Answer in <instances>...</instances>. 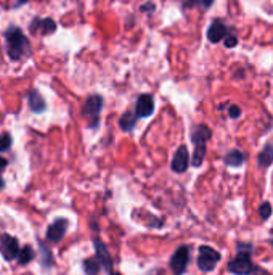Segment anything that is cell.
<instances>
[{
  "mask_svg": "<svg viewBox=\"0 0 273 275\" xmlns=\"http://www.w3.org/2000/svg\"><path fill=\"white\" fill-rule=\"evenodd\" d=\"M5 40H7V55L10 60L20 61L31 56L32 53L31 42L20 28L16 26L8 28L5 31Z\"/></svg>",
  "mask_w": 273,
  "mask_h": 275,
  "instance_id": "cell-1",
  "label": "cell"
},
{
  "mask_svg": "<svg viewBox=\"0 0 273 275\" xmlns=\"http://www.w3.org/2000/svg\"><path fill=\"white\" fill-rule=\"evenodd\" d=\"M251 261V246L247 249H239V253L228 262V272L235 275H251L254 272Z\"/></svg>",
  "mask_w": 273,
  "mask_h": 275,
  "instance_id": "cell-2",
  "label": "cell"
},
{
  "mask_svg": "<svg viewBox=\"0 0 273 275\" xmlns=\"http://www.w3.org/2000/svg\"><path fill=\"white\" fill-rule=\"evenodd\" d=\"M103 97L102 95H90L84 108H82V116H84L88 121V127H98V123H100V113L103 108Z\"/></svg>",
  "mask_w": 273,
  "mask_h": 275,
  "instance_id": "cell-3",
  "label": "cell"
},
{
  "mask_svg": "<svg viewBox=\"0 0 273 275\" xmlns=\"http://www.w3.org/2000/svg\"><path fill=\"white\" fill-rule=\"evenodd\" d=\"M220 261V253L211 246H200V256H198V267L203 272H211L216 269L217 262Z\"/></svg>",
  "mask_w": 273,
  "mask_h": 275,
  "instance_id": "cell-4",
  "label": "cell"
},
{
  "mask_svg": "<svg viewBox=\"0 0 273 275\" xmlns=\"http://www.w3.org/2000/svg\"><path fill=\"white\" fill-rule=\"evenodd\" d=\"M190 262V249L188 246H180L170 257V269L173 275H184Z\"/></svg>",
  "mask_w": 273,
  "mask_h": 275,
  "instance_id": "cell-5",
  "label": "cell"
},
{
  "mask_svg": "<svg viewBox=\"0 0 273 275\" xmlns=\"http://www.w3.org/2000/svg\"><path fill=\"white\" fill-rule=\"evenodd\" d=\"M0 253H2L5 261H13L15 257H18L20 254V245L18 240H16L13 235H2V240H0Z\"/></svg>",
  "mask_w": 273,
  "mask_h": 275,
  "instance_id": "cell-6",
  "label": "cell"
},
{
  "mask_svg": "<svg viewBox=\"0 0 273 275\" xmlns=\"http://www.w3.org/2000/svg\"><path fill=\"white\" fill-rule=\"evenodd\" d=\"M29 31L34 36H48L56 31V23L52 18H34L29 24Z\"/></svg>",
  "mask_w": 273,
  "mask_h": 275,
  "instance_id": "cell-7",
  "label": "cell"
},
{
  "mask_svg": "<svg viewBox=\"0 0 273 275\" xmlns=\"http://www.w3.org/2000/svg\"><path fill=\"white\" fill-rule=\"evenodd\" d=\"M190 155H188V150L185 145H180V147L177 148L175 151V155H173L172 158V171L173 172H177V174H181V172H185L187 169H188V164H190Z\"/></svg>",
  "mask_w": 273,
  "mask_h": 275,
  "instance_id": "cell-8",
  "label": "cell"
},
{
  "mask_svg": "<svg viewBox=\"0 0 273 275\" xmlns=\"http://www.w3.org/2000/svg\"><path fill=\"white\" fill-rule=\"evenodd\" d=\"M68 219H56L50 224V227L47 229V240L48 241H53V243H58V241H61L66 230H68Z\"/></svg>",
  "mask_w": 273,
  "mask_h": 275,
  "instance_id": "cell-9",
  "label": "cell"
},
{
  "mask_svg": "<svg viewBox=\"0 0 273 275\" xmlns=\"http://www.w3.org/2000/svg\"><path fill=\"white\" fill-rule=\"evenodd\" d=\"M154 113V100L153 95L143 94L138 97L137 105H135V115L138 118H150Z\"/></svg>",
  "mask_w": 273,
  "mask_h": 275,
  "instance_id": "cell-10",
  "label": "cell"
},
{
  "mask_svg": "<svg viewBox=\"0 0 273 275\" xmlns=\"http://www.w3.org/2000/svg\"><path fill=\"white\" fill-rule=\"evenodd\" d=\"M208 40L212 44H219L220 40H225L228 36V28L225 26V23L220 20H214L212 24L208 29Z\"/></svg>",
  "mask_w": 273,
  "mask_h": 275,
  "instance_id": "cell-11",
  "label": "cell"
},
{
  "mask_svg": "<svg viewBox=\"0 0 273 275\" xmlns=\"http://www.w3.org/2000/svg\"><path fill=\"white\" fill-rule=\"evenodd\" d=\"M94 246H95V253H97V259L100 261V264L103 267L111 273V269H113V259L110 256V251L106 245L100 238H94Z\"/></svg>",
  "mask_w": 273,
  "mask_h": 275,
  "instance_id": "cell-12",
  "label": "cell"
},
{
  "mask_svg": "<svg viewBox=\"0 0 273 275\" xmlns=\"http://www.w3.org/2000/svg\"><path fill=\"white\" fill-rule=\"evenodd\" d=\"M212 137V131L209 126L206 124H198L193 127V132H192V140L195 145H206L209 139Z\"/></svg>",
  "mask_w": 273,
  "mask_h": 275,
  "instance_id": "cell-13",
  "label": "cell"
},
{
  "mask_svg": "<svg viewBox=\"0 0 273 275\" xmlns=\"http://www.w3.org/2000/svg\"><path fill=\"white\" fill-rule=\"evenodd\" d=\"M28 100H29V107H31V110L34 111V113H37V115H40V113H44V111L47 110V103H45V100H44V97L40 95L37 90L29 92Z\"/></svg>",
  "mask_w": 273,
  "mask_h": 275,
  "instance_id": "cell-14",
  "label": "cell"
},
{
  "mask_svg": "<svg viewBox=\"0 0 273 275\" xmlns=\"http://www.w3.org/2000/svg\"><path fill=\"white\" fill-rule=\"evenodd\" d=\"M271 163H273V143H267L257 155V164L259 167L265 169L271 166Z\"/></svg>",
  "mask_w": 273,
  "mask_h": 275,
  "instance_id": "cell-15",
  "label": "cell"
},
{
  "mask_svg": "<svg viewBox=\"0 0 273 275\" xmlns=\"http://www.w3.org/2000/svg\"><path fill=\"white\" fill-rule=\"evenodd\" d=\"M244 159H246V155H244L243 151L231 150V151L227 153V156H225V164L231 166V167H239L244 163Z\"/></svg>",
  "mask_w": 273,
  "mask_h": 275,
  "instance_id": "cell-16",
  "label": "cell"
},
{
  "mask_svg": "<svg viewBox=\"0 0 273 275\" xmlns=\"http://www.w3.org/2000/svg\"><path fill=\"white\" fill-rule=\"evenodd\" d=\"M137 115H134V113H130V111H126L124 115L121 116L119 119V127L122 129L124 132H130L132 129L135 127L137 124Z\"/></svg>",
  "mask_w": 273,
  "mask_h": 275,
  "instance_id": "cell-17",
  "label": "cell"
},
{
  "mask_svg": "<svg viewBox=\"0 0 273 275\" xmlns=\"http://www.w3.org/2000/svg\"><path fill=\"white\" fill-rule=\"evenodd\" d=\"M39 246H40V262H42V267L50 269L53 265V254L48 249V246L44 243L42 240H39Z\"/></svg>",
  "mask_w": 273,
  "mask_h": 275,
  "instance_id": "cell-18",
  "label": "cell"
},
{
  "mask_svg": "<svg viewBox=\"0 0 273 275\" xmlns=\"http://www.w3.org/2000/svg\"><path fill=\"white\" fill-rule=\"evenodd\" d=\"M206 156V145H195V153L192 156V164L195 167H200Z\"/></svg>",
  "mask_w": 273,
  "mask_h": 275,
  "instance_id": "cell-19",
  "label": "cell"
},
{
  "mask_svg": "<svg viewBox=\"0 0 273 275\" xmlns=\"http://www.w3.org/2000/svg\"><path fill=\"white\" fill-rule=\"evenodd\" d=\"M100 267H102V264L98 259H95V257H88V259L84 261V270L87 275H98Z\"/></svg>",
  "mask_w": 273,
  "mask_h": 275,
  "instance_id": "cell-20",
  "label": "cell"
},
{
  "mask_svg": "<svg viewBox=\"0 0 273 275\" xmlns=\"http://www.w3.org/2000/svg\"><path fill=\"white\" fill-rule=\"evenodd\" d=\"M32 259H34V249H32L29 245H26L24 248L20 249V254H18V262L21 265H26L29 264Z\"/></svg>",
  "mask_w": 273,
  "mask_h": 275,
  "instance_id": "cell-21",
  "label": "cell"
},
{
  "mask_svg": "<svg viewBox=\"0 0 273 275\" xmlns=\"http://www.w3.org/2000/svg\"><path fill=\"white\" fill-rule=\"evenodd\" d=\"M10 147H12V135L5 132L0 135V151H7Z\"/></svg>",
  "mask_w": 273,
  "mask_h": 275,
  "instance_id": "cell-22",
  "label": "cell"
},
{
  "mask_svg": "<svg viewBox=\"0 0 273 275\" xmlns=\"http://www.w3.org/2000/svg\"><path fill=\"white\" fill-rule=\"evenodd\" d=\"M259 214H260V217H262L263 221H267L268 217L271 216V205L267 203V201H265V203H262L259 206Z\"/></svg>",
  "mask_w": 273,
  "mask_h": 275,
  "instance_id": "cell-23",
  "label": "cell"
},
{
  "mask_svg": "<svg viewBox=\"0 0 273 275\" xmlns=\"http://www.w3.org/2000/svg\"><path fill=\"white\" fill-rule=\"evenodd\" d=\"M228 116H230V118H233V119L239 118V116H241V108L236 107V105H230V108H228Z\"/></svg>",
  "mask_w": 273,
  "mask_h": 275,
  "instance_id": "cell-24",
  "label": "cell"
},
{
  "mask_svg": "<svg viewBox=\"0 0 273 275\" xmlns=\"http://www.w3.org/2000/svg\"><path fill=\"white\" fill-rule=\"evenodd\" d=\"M238 45V37L236 36H227V39H225V47L227 48H233V47H236Z\"/></svg>",
  "mask_w": 273,
  "mask_h": 275,
  "instance_id": "cell-25",
  "label": "cell"
},
{
  "mask_svg": "<svg viewBox=\"0 0 273 275\" xmlns=\"http://www.w3.org/2000/svg\"><path fill=\"white\" fill-rule=\"evenodd\" d=\"M214 4V0H195V7H201V8H211Z\"/></svg>",
  "mask_w": 273,
  "mask_h": 275,
  "instance_id": "cell-26",
  "label": "cell"
},
{
  "mask_svg": "<svg viewBox=\"0 0 273 275\" xmlns=\"http://www.w3.org/2000/svg\"><path fill=\"white\" fill-rule=\"evenodd\" d=\"M154 4H151V2H148V4H145V5H142L140 7V10L142 12H146V13H151V12H154Z\"/></svg>",
  "mask_w": 273,
  "mask_h": 275,
  "instance_id": "cell-27",
  "label": "cell"
},
{
  "mask_svg": "<svg viewBox=\"0 0 273 275\" xmlns=\"http://www.w3.org/2000/svg\"><path fill=\"white\" fill-rule=\"evenodd\" d=\"M180 2H181V7H184L185 10H187V8L195 7V0H180Z\"/></svg>",
  "mask_w": 273,
  "mask_h": 275,
  "instance_id": "cell-28",
  "label": "cell"
},
{
  "mask_svg": "<svg viewBox=\"0 0 273 275\" xmlns=\"http://www.w3.org/2000/svg\"><path fill=\"white\" fill-rule=\"evenodd\" d=\"M7 164H8V161H7L5 158L0 156V171H2V169H5V167H7Z\"/></svg>",
  "mask_w": 273,
  "mask_h": 275,
  "instance_id": "cell-29",
  "label": "cell"
},
{
  "mask_svg": "<svg viewBox=\"0 0 273 275\" xmlns=\"http://www.w3.org/2000/svg\"><path fill=\"white\" fill-rule=\"evenodd\" d=\"M4 185H5V180L2 179V177H0V190H2V189H4Z\"/></svg>",
  "mask_w": 273,
  "mask_h": 275,
  "instance_id": "cell-30",
  "label": "cell"
},
{
  "mask_svg": "<svg viewBox=\"0 0 273 275\" xmlns=\"http://www.w3.org/2000/svg\"><path fill=\"white\" fill-rule=\"evenodd\" d=\"M28 0H18V2H16V5H23V4H26Z\"/></svg>",
  "mask_w": 273,
  "mask_h": 275,
  "instance_id": "cell-31",
  "label": "cell"
},
{
  "mask_svg": "<svg viewBox=\"0 0 273 275\" xmlns=\"http://www.w3.org/2000/svg\"><path fill=\"white\" fill-rule=\"evenodd\" d=\"M153 275H162V272H161V270H158V272H156V273H153Z\"/></svg>",
  "mask_w": 273,
  "mask_h": 275,
  "instance_id": "cell-32",
  "label": "cell"
},
{
  "mask_svg": "<svg viewBox=\"0 0 273 275\" xmlns=\"http://www.w3.org/2000/svg\"><path fill=\"white\" fill-rule=\"evenodd\" d=\"M111 275H121L119 272H116V273H111Z\"/></svg>",
  "mask_w": 273,
  "mask_h": 275,
  "instance_id": "cell-33",
  "label": "cell"
},
{
  "mask_svg": "<svg viewBox=\"0 0 273 275\" xmlns=\"http://www.w3.org/2000/svg\"><path fill=\"white\" fill-rule=\"evenodd\" d=\"M271 246H273V240H271Z\"/></svg>",
  "mask_w": 273,
  "mask_h": 275,
  "instance_id": "cell-34",
  "label": "cell"
}]
</instances>
